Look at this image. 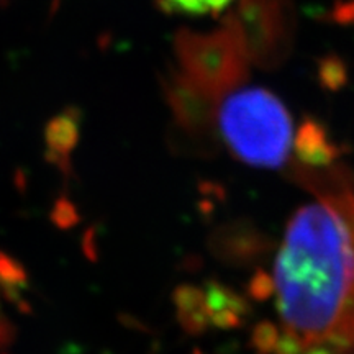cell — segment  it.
<instances>
[{"label":"cell","instance_id":"1","mask_svg":"<svg viewBox=\"0 0 354 354\" xmlns=\"http://www.w3.org/2000/svg\"><path fill=\"white\" fill-rule=\"evenodd\" d=\"M295 212L276 263L277 307L307 344L354 349V190Z\"/></svg>","mask_w":354,"mask_h":354},{"label":"cell","instance_id":"2","mask_svg":"<svg viewBox=\"0 0 354 354\" xmlns=\"http://www.w3.org/2000/svg\"><path fill=\"white\" fill-rule=\"evenodd\" d=\"M233 92L216 109V127L230 153L253 167L284 166L292 143V120L286 105L264 87Z\"/></svg>","mask_w":354,"mask_h":354},{"label":"cell","instance_id":"3","mask_svg":"<svg viewBox=\"0 0 354 354\" xmlns=\"http://www.w3.org/2000/svg\"><path fill=\"white\" fill-rule=\"evenodd\" d=\"M174 50L179 73L198 91L218 102L241 87L250 76V57L232 15L220 28L209 33L180 30L176 35Z\"/></svg>","mask_w":354,"mask_h":354},{"label":"cell","instance_id":"4","mask_svg":"<svg viewBox=\"0 0 354 354\" xmlns=\"http://www.w3.org/2000/svg\"><path fill=\"white\" fill-rule=\"evenodd\" d=\"M232 19L240 28L250 63L269 69L284 59L289 37L277 0H243Z\"/></svg>","mask_w":354,"mask_h":354},{"label":"cell","instance_id":"5","mask_svg":"<svg viewBox=\"0 0 354 354\" xmlns=\"http://www.w3.org/2000/svg\"><path fill=\"white\" fill-rule=\"evenodd\" d=\"M162 88L177 127L192 140L212 141L216 130L218 100L212 99L190 84L179 71L162 79Z\"/></svg>","mask_w":354,"mask_h":354},{"label":"cell","instance_id":"6","mask_svg":"<svg viewBox=\"0 0 354 354\" xmlns=\"http://www.w3.org/2000/svg\"><path fill=\"white\" fill-rule=\"evenodd\" d=\"M209 251L220 263L248 268L271 253L274 241L250 220L240 218L221 223L209 236Z\"/></svg>","mask_w":354,"mask_h":354},{"label":"cell","instance_id":"7","mask_svg":"<svg viewBox=\"0 0 354 354\" xmlns=\"http://www.w3.org/2000/svg\"><path fill=\"white\" fill-rule=\"evenodd\" d=\"M44 161L55 166L64 179L74 177L71 154L77 148L81 140V110L74 105L64 107L59 113L53 115L43 130Z\"/></svg>","mask_w":354,"mask_h":354},{"label":"cell","instance_id":"8","mask_svg":"<svg viewBox=\"0 0 354 354\" xmlns=\"http://www.w3.org/2000/svg\"><path fill=\"white\" fill-rule=\"evenodd\" d=\"M295 156L307 169L331 167L343 156V146L331 140L328 130L317 118L307 117L300 123L294 140Z\"/></svg>","mask_w":354,"mask_h":354},{"label":"cell","instance_id":"9","mask_svg":"<svg viewBox=\"0 0 354 354\" xmlns=\"http://www.w3.org/2000/svg\"><path fill=\"white\" fill-rule=\"evenodd\" d=\"M177 322L185 333L198 336L205 333L210 325V312L207 308L205 294L201 287L180 284L172 292Z\"/></svg>","mask_w":354,"mask_h":354},{"label":"cell","instance_id":"10","mask_svg":"<svg viewBox=\"0 0 354 354\" xmlns=\"http://www.w3.org/2000/svg\"><path fill=\"white\" fill-rule=\"evenodd\" d=\"M203 294H205L207 308H209L210 315L221 312V310H232V312H236L243 318H246L251 313L250 302L218 281H207Z\"/></svg>","mask_w":354,"mask_h":354},{"label":"cell","instance_id":"11","mask_svg":"<svg viewBox=\"0 0 354 354\" xmlns=\"http://www.w3.org/2000/svg\"><path fill=\"white\" fill-rule=\"evenodd\" d=\"M317 77L325 91L339 92L348 82V68L342 57L328 55L318 59Z\"/></svg>","mask_w":354,"mask_h":354},{"label":"cell","instance_id":"12","mask_svg":"<svg viewBox=\"0 0 354 354\" xmlns=\"http://www.w3.org/2000/svg\"><path fill=\"white\" fill-rule=\"evenodd\" d=\"M167 12H184L202 15V13H218L228 7L232 0H158Z\"/></svg>","mask_w":354,"mask_h":354},{"label":"cell","instance_id":"13","mask_svg":"<svg viewBox=\"0 0 354 354\" xmlns=\"http://www.w3.org/2000/svg\"><path fill=\"white\" fill-rule=\"evenodd\" d=\"M50 220L57 230H71L81 223V214H79L76 203L71 201L69 197L59 196L53 203V209L50 212Z\"/></svg>","mask_w":354,"mask_h":354},{"label":"cell","instance_id":"14","mask_svg":"<svg viewBox=\"0 0 354 354\" xmlns=\"http://www.w3.org/2000/svg\"><path fill=\"white\" fill-rule=\"evenodd\" d=\"M30 274L24 263L13 258L12 254L0 250V284H13L20 287H28Z\"/></svg>","mask_w":354,"mask_h":354},{"label":"cell","instance_id":"15","mask_svg":"<svg viewBox=\"0 0 354 354\" xmlns=\"http://www.w3.org/2000/svg\"><path fill=\"white\" fill-rule=\"evenodd\" d=\"M279 338V328L272 322H259L251 331V348L256 354H274Z\"/></svg>","mask_w":354,"mask_h":354},{"label":"cell","instance_id":"16","mask_svg":"<svg viewBox=\"0 0 354 354\" xmlns=\"http://www.w3.org/2000/svg\"><path fill=\"white\" fill-rule=\"evenodd\" d=\"M248 295L254 302H264V300L271 299L276 294V282L271 274H268L263 269H256L250 282H248Z\"/></svg>","mask_w":354,"mask_h":354},{"label":"cell","instance_id":"17","mask_svg":"<svg viewBox=\"0 0 354 354\" xmlns=\"http://www.w3.org/2000/svg\"><path fill=\"white\" fill-rule=\"evenodd\" d=\"M308 344L300 336L297 331L286 326L284 330L279 331V338L276 343L274 354H302V351Z\"/></svg>","mask_w":354,"mask_h":354},{"label":"cell","instance_id":"18","mask_svg":"<svg viewBox=\"0 0 354 354\" xmlns=\"http://www.w3.org/2000/svg\"><path fill=\"white\" fill-rule=\"evenodd\" d=\"M0 289H2V295L6 297L7 302L15 305V308L19 310L20 313L32 315L33 308L32 305H30L28 299L25 297V287L13 286V284H0Z\"/></svg>","mask_w":354,"mask_h":354},{"label":"cell","instance_id":"19","mask_svg":"<svg viewBox=\"0 0 354 354\" xmlns=\"http://www.w3.org/2000/svg\"><path fill=\"white\" fill-rule=\"evenodd\" d=\"M17 336H19V328L0 308V353L12 348L17 342Z\"/></svg>","mask_w":354,"mask_h":354},{"label":"cell","instance_id":"20","mask_svg":"<svg viewBox=\"0 0 354 354\" xmlns=\"http://www.w3.org/2000/svg\"><path fill=\"white\" fill-rule=\"evenodd\" d=\"M243 320L245 318L238 315L236 312H232V310H221V312L212 313L210 315V325H214L215 328L220 330L240 328L243 325Z\"/></svg>","mask_w":354,"mask_h":354},{"label":"cell","instance_id":"21","mask_svg":"<svg viewBox=\"0 0 354 354\" xmlns=\"http://www.w3.org/2000/svg\"><path fill=\"white\" fill-rule=\"evenodd\" d=\"M81 245H82V253L86 254V258L88 261H92V263H95V261L99 259V254H97L99 248H97V228L95 227H91L86 230Z\"/></svg>","mask_w":354,"mask_h":354},{"label":"cell","instance_id":"22","mask_svg":"<svg viewBox=\"0 0 354 354\" xmlns=\"http://www.w3.org/2000/svg\"><path fill=\"white\" fill-rule=\"evenodd\" d=\"M335 346H331L328 343H312L304 349L302 354H336Z\"/></svg>","mask_w":354,"mask_h":354},{"label":"cell","instance_id":"23","mask_svg":"<svg viewBox=\"0 0 354 354\" xmlns=\"http://www.w3.org/2000/svg\"><path fill=\"white\" fill-rule=\"evenodd\" d=\"M192 354H203L202 351H201V349H198V348H196V349H194V353Z\"/></svg>","mask_w":354,"mask_h":354},{"label":"cell","instance_id":"24","mask_svg":"<svg viewBox=\"0 0 354 354\" xmlns=\"http://www.w3.org/2000/svg\"><path fill=\"white\" fill-rule=\"evenodd\" d=\"M0 299H2V289H0Z\"/></svg>","mask_w":354,"mask_h":354}]
</instances>
